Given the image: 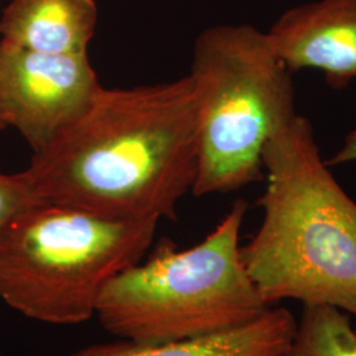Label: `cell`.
I'll return each instance as SVG.
<instances>
[{
  "label": "cell",
  "mask_w": 356,
  "mask_h": 356,
  "mask_svg": "<svg viewBox=\"0 0 356 356\" xmlns=\"http://www.w3.org/2000/svg\"><path fill=\"white\" fill-rule=\"evenodd\" d=\"M157 223L49 202L28 207L0 229V300L26 318L83 323L107 284L152 247Z\"/></svg>",
  "instance_id": "5b68a950"
},
{
  "label": "cell",
  "mask_w": 356,
  "mask_h": 356,
  "mask_svg": "<svg viewBox=\"0 0 356 356\" xmlns=\"http://www.w3.org/2000/svg\"><path fill=\"white\" fill-rule=\"evenodd\" d=\"M248 204L235 201L204 241L178 250L161 239L143 263L107 284L95 316L103 327L134 343L176 342L229 330L264 313L241 257Z\"/></svg>",
  "instance_id": "3957f363"
},
{
  "label": "cell",
  "mask_w": 356,
  "mask_h": 356,
  "mask_svg": "<svg viewBox=\"0 0 356 356\" xmlns=\"http://www.w3.org/2000/svg\"><path fill=\"white\" fill-rule=\"evenodd\" d=\"M101 89L88 54L29 51L0 40V123L33 152L83 114Z\"/></svg>",
  "instance_id": "8992f818"
},
{
  "label": "cell",
  "mask_w": 356,
  "mask_h": 356,
  "mask_svg": "<svg viewBox=\"0 0 356 356\" xmlns=\"http://www.w3.org/2000/svg\"><path fill=\"white\" fill-rule=\"evenodd\" d=\"M42 202L45 201L33 189L24 172L16 175L0 173V229L13 216Z\"/></svg>",
  "instance_id": "8fae6325"
},
{
  "label": "cell",
  "mask_w": 356,
  "mask_h": 356,
  "mask_svg": "<svg viewBox=\"0 0 356 356\" xmlns=\"http://www.w3.org/2000/svg\"><path fill=\"white\" fill-rule=\"evenodd\" d=\"M281 356H356L350 314L332 306H304L292 342Z\"/></svg>",
  "instance_id": "30bf717a"
},
{
  "label": "cell",
  "mask_w": 356,
  "mask_h": 356,
  "mask_svg": "<svg viewBox=\"0 0 356 356\" xmlns=\"http://www.w3.org/2000/svg\"><path fill=\"white\" fill-rule=\"evenodd\" d=\"M197 103L195 197L239 191L266 178L269 139L297 116L293 74L267 32L251 24L206 28L191 74Z\"/></svg>",
  "instance_id": "277c9868"
},
{
  "label": "cell",
  "mask_w": 356,
  "mask_h": 356,
  "mask_svg": "<svg viewBox=\"0 0 356 356\" xmlns=\"http://www.w3.org/2000/svg\"><path fill=\"white\" fill-rule=\"evenodd\" d=\"M197 169V103L186 76L101 86L83 114L33 152L24 173L49 204L111 220H176Z\"/></svg>",
  "instance_id": "6da1fadb"
},
{
  "label": "cell",
  "mask_w": 356,
  "mask_h": 356,
  "mask_svg": "<svg viewBox=\"0 0 356 356\" xmlns=\"http://www.w3.org/2000/svg\"><path fill=\"white\" fill-rule=\"evenodd\" d=\"M263 222L241 245L268 306L282 300L356 316V202L322 159L312 122L297 115L263 152Z\"/></svg>",
  "instance_id": "7a4b0ae2"
},
{
  "label": "cell",
  "mask_w": 356,
  "mask_h": 356,
  "mask_svg": "<svg viewBox=\"0 0 356 356\" xmlns=\"http://www.w3.org/2000/svg\"><path fill=\"white\" fill-rule=\"evenodd\" d=\"M356 161V129L351 131L346 138L341 148L326 161L327 165H343Z\"/></svg>",
  "instance_id": "7c38bea8"
},
{
  "label": "cell",
  "mask_w": 356,
  "mask_h": 356,
  "mask_svg": "<svg viewBox=\"0 0 356 356\" xmlns=\"http://www.w3.org/2000/svg\"><path fill=\"white\" fill-rule=\"evenodd\" d=\"M297 321L285 307H268L259 317L204 337L166 343L120 341L92 344L69 356H281L292 342Z\"/></svg>",
  "instance_id": "ba28073f"
},
{
  "label": "cell",
  "mask_w": 356,
  "mask_h": 356,
  "mask_svg": "<svg viewBox=\"0 0 356 356\" xmlns=\"http://www.w3.org/2000/svg\"><path fill=\"white\" fill-rule=\"evenodd\" d=\"M294 74L317 70L331 89L356 79V0H314L281 13L267 32Z\"/></svg>",
  "instance_id": "52a82bcc"
},
{
  "label": "cell",
  "mask_w": 356,
  "mask_h": 356,
  "mask_svg": "<svg viewBox=\"0 0 356 356\" xmlns=\"http://www.w3.org/2000/svg\"><path fill=\"white\" fill-rule=\"evenodd\" d=\"M3 129H6V128H4V126H3V124H1V123H0V132H1V131H3Z\"/></svg>",
  "instance_id": "4fadbf2b"
},
{
  "label": "cell",
  "mask_w": 356,
  "mask_h": 356,
  "mask_svg": "<svg viewBox=\"0 0 356 356\" xmlns=\"http://www.w3.org/2000/svg\"><path fill=\"white\" fill-rule=\"evenodd\" d=\"M98 23L95 0H13L1 13V40L29 51L88 54Z\"/></svg>",
  "instance_id": "9c48e42d"
}]
</instances>
